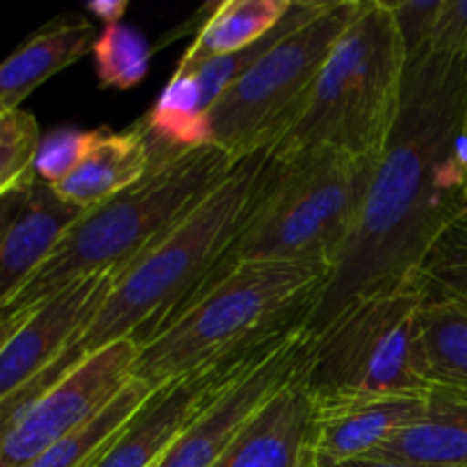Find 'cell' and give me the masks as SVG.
<instances>
[{
  "mask_svg": "<svg viewBox=\"0 0 467 467\" xmlns=\"http://www.w3.org/2000/svg\"><path fill=\"white\" fill-rule=\"evenodd\" d=\"M467 112V64L433 50L406 59L401 109L374 167L358 226L304 324L322 331L351 301L410 281L438 237L467 213L451 144Z\"/></svg>",
  "mask_w": 467,
  "mask_h": 467,
  "instance_id": "6da1fadb",
  "label": "cell"
},
{
  "mask_svg": "<svg viewBox=\"0 0 467 467\" xmlns=\"http://www.w3.org/2000/svg\"><path fill=\"white\" fill-rule=\"evenodd\" d=\"M272 171L274 158L269 150L240 160L203 203L123 269L99 310L73 336L57 360L0 406V429L96 351L121 340H135L140 347L226 278L233 272L237 240Z\"/></svg>",
  "mask_w": 467,
  "mask_h": 467,
  "instance_id": "7a4b0ae2",
  "label": "cell"
},
{
  "mask_svg": "<svg viewBox=\"0 0 467 467\" xmlns=\"http://www.w3.org/2000/svg\"><path fill=\"white\" fill-rule=\"evenodd\" d=\"M235 164L231 155L210 144L150 164L137 185L85 210L0 313H32L82 278L119 276L203 203Z\"/></svg>",
  "mask_w": 467,
  "mask_h": 467,
  "instance_id": "3957f363",
  "label": "cell"
},
{
  "mask_svg": "<svg viewBox=\"0 0 467 467\" xmlns=\"http://www.w3.org/2000/svg\"><path fill=\"white\" fill-rule=\"evenodd\" d=\"M328 281L315 265H237L140 345L132 379L149 390L304 328Z\"/></svg>",
  "mask_w": 467,
  "mask_h": 467,
  "instance_id": "277c9868",
  "label": "cell"
},
{
  "mask_svg": "<svg viewBox=\"0 0 467 467\" xmlns=\"http://www.w3.org/2000/svg\"><path fill=\"white\" fill-rule=\"evenodd\" d=\"M406 53L383 0H360L333 46L295 126L272 146L274 160L333 149L377 164L401 109Z\"/></svg>",
  "mask_w": 467,
  "mask_h": 467,
  "instance_id": "5b68a950",
  "label": "cell"
},
{
  "mask_svg": "<svg viewBox=\"0 0 467 467\" xmlns=\"http://www.w3.org/2000/svg\"><path fill=\"white\" fill-rule=\"evenodd\" d=\"M374 167L333 149L274 160L272 178L233 251V269L283 263L331 274L358 226Z\"/></svg>",
  "mask_w": 467,
  "mask_h": 467,
  "instance_id": "8992f818",
  "label": "cell"
},
{
  "mask_svg": "<svg viewBox=\"0 0 467 467\" xmlns=\"http://www.w3.org/2000/svg\"><path fill=\"white\" fill-rule=\"evenodd\" d=\"M418 276L363 296L310 336L306 383L317 404L431 395L422 374Z\"/></svg>",
  "mask_w": 467,
  "mask_h": 467,
  "instance_id": "52a82bcc",
  "label": "cell"
},
{
  "mask_svg": "<svg viewBox=\"0 0 467 467\" xmlns=\"http://www.w3.org/2000/svg\"><path fill=\"white\" fill-rule=\"evenodd\" d=\"M358 5L360 0H328L317 16L276 41L210 109L205 144L235 162L272 150L304 112L319 71Z\"/></svg>",
  "mask_w": 467,
  "mask_h": 467,
  "instance_id": "ba28073f",
  "label": "cell"
},
{
  "mask_svg": "<svg viewBox=\"0 0 467 467\" xmlns=\"http://www.w3.org/2000/svg\"><path fill=\"white\" fill-rule=\"evenodd\" d=\"M327 5L328 0H295L276 30L269 32L251 48L192 67H176L171 80L167 82L153 108L137 121L149 141L150 164L167 162L187 150L208 146L205 121L210 109L226 94L228 87L235 85L276 41L317 16Z\"/></svg>",
  "mask_w": 467,
  "mask_h": 467,
  "instance_id": "9c48e42d",
  "label": "cell"
},
{
  "mask_svg": "<svg viewBox=\"0 0 467 467\" xmlns=\"http://www.w3.org/2000/svg\"><path fill=\"white\" fill-rule=\"evenodd\" d=\"M140 347L121 340L96 351L0 429V467H27L48 447L103 413L132 381Z\"/></svg>",
  "mask_w": 467,
  "mask_h": 467,
  "instance_id": "30bf717a",
  "label": "cell"
},
{
  "mask_svg": "<svg viewBox=\"0 0 467 467\" xmlns=\"http://www.w3.org/2000/svg\"><path fill=\"white\" fill-rule=\"evenodd\" d=\"M285 336L249 354L219 360L210 368L187 374L150 392L149 400L132 415L123 431L89 467H158L162 456L199 418L201 410L213 404L222 392H226L242 374L249 372Z\"/></svg>",
  "mask_w": 467,
  "mask_h": 467,
  "instance_id": "8fae6325",
  "label": "cell"
},
{
  "mask_svg": "<svg viewBox=\"0 0 467 467\" xmlns=\"http://www.w3.org/2000/svg\"><path fill=\"white\" fill-rule=\"evenodd\" d=\"M308 351L310 336L304 328L283 337L249 372L201 410L158 467H213L265 401L304 368Z\"/></svg>",
  "mask_w": 467,
  "mask_h": 467,
  "instance_id": "7c38bea8",
  "label": "cell"
},
{
  "mask_svg": "<svg viewBox=\"0 0 467 467\" xmlns=\"http://www.w3.org/2000/svg\"><path fill=\"white\" fill-rule=\"evenodd\" d=\"M114 278V274L82 278L27 315L0 349V406L57 360L109 295Z\"/></svg>",
  "mask_w": 467,
  "mask_h": 467,
  "instance_id": "4fadbf2b",
  "label": "cell"
},
{
  "mask_svg": "<svg viewBox=\"0 0 467 467\" xmlns=\"http://www.w3.org/2000/svg\"><path fill=\"white\" fill-rule=\"evenodd\" d=\"M82 213L36 173L0 199V310L30 281Z\"/></svg>",
  "mask_w": 467,
  "mask_h": 467,
  "instance_id": "5bb4252c",
  "label": "cell"
},
{
  "mask_svg": "<svg viewBox=\"0 0 467 467\" xmlns=\"http://www.w3.org/2000/svg\"><path fill=\"white\" fill-rule=\"evenodd\" d=\"M310 354V351H308ZM304 368L274 392L213 467H315V397Z\"/></svg>",
  "mask_w": 467,
  "mask_h": 467,
  "instance_id": "9a60e30c",
  "label": "cell"
},
{
  "mask_svg": "<svg viewBox=\"0 0 467 467\" xmlns=\"http://www.w3.org/2000/svg\"><path fill=\"white\" fill-rule=\"evenodd\" d=\"M429 395L386 397L317 404L315 410L313 456L315 467H337L365 459L386 445L395 433L424 415Z\"/></svg>",
  "mask_w": 467,
  "mask_h": 467,
  "instance_id": "2e32d148",
  "label": "cell"
},
{
  "mask_svg": "<svg viewBox=\"0 0 467 467\" xmlns=\"http://www.w3.org/2000/svg\"><path fill=\"white\" fill-rule=\"evenodd\" d=\"M150 169V149L140 123L123 132L99 128L76 169L53 187L68 205L91 210L137 185Z\"/></svg>",
  "mask_w": 467,
  "mask_h": 467,
  "instance_id": "e0dca14e",
  "label": "cell"
},
{
  "mask_svg": "<svg viewBox=\"0 0 467 467\" xmlns=\"http://www.w3.org/2000/svg\"><path fill=\"white\" fill-rule=\"evenodd\" d=\"M96 41V27L85 18L55 21L18 46L5 62H0V109L12 112L23 100L76 64Z\"/></svg>",
  "mask_w": 467,
  "mask_h": 467,
  "instance_id": "ac0fdd59",
  "label": "cell"
},
{
  "mask_svg": "<svg viewBox=\"0 0 467 467\" xmlns=\"http://www.w3.org/2000/svg\"><path fill=\"white\" fill-rule=\"evenodd\" d=\"M427 292V290H424ZM422 374L431 395L467 401V304L427 292L420 308Z\"/></svg>",
  "mask_w": 467,
  "mask_h": 467,
  "instance_id": "d6986e66",
  "label": "cell"
},
{
  "mask_svg": "<svg viewBox=\"0 0 467 467\" xmlns=\"http://www.w3.org/2000/svg\"><path fill=\"white\" fill-rule=\"evenodd\" d=\"M365 459L418 467H467V401L429 395L422 418Z\"/></svg>",
  "mask_w": 467,
  "mask_h": 467,
  "instance_id": "ffe728a7",
  "label": "cell"
},
{
  "mask_svg": "<svg viewBox=\"0 0 467 467\" xmlns=\"http://www.w3.org/2000/svg\"><path fill=\"white\" fill-rule=\"evenodd\" d=\"M295 0H223L201 27L178 67L208 62L251 48L274 32Z\"/></svg>",
  "mask_w": 467,
  "mask_h": 467,
  "instance_id": "44dd1931",
  "label": "cell"
},
{
  "mask_svg": "<svg viewBox=\"0 0 467 467\" xmlns=\"http://www.w3.org/2000/svg\"><path fill=\"white\" fill-rule=\"evenodd\" d=\"M150 392L153 390H149L144 383L132 379L103 413H99L85 427L76 429L67 438L55 442L27 467H89L108 450L109 442L123 431L132 415L149 400Z\"/></svg>",
  "mask_w": 467,
  "mask_h": 467,
  "instance_id": "7402d4cb",
  "label": "cell"
},
{
  "mask_svg": "<svg viewBox=\"0 0 467 467\" xmlns=\"http://www.w3.org/2000/svg\"><path fill=\"white\" fill-rule=\"evenodd\" d=\"M155 48L137 27L119 23L96 36L91 46L99 85L103 89L128 91L144 82Z\"/></svg>",
  "mask_w": 467,
  "mask_h": 467,
  "instance_id": "603a6c76",
  "label": "cell"
},
{
  "mask_svg": "<svg viewBox=\"0 0 467 467\" xmlns=\"http://www.w3.org/2000/svg\"><path fill=\"white\" fill-rule=\"evenodd\" d=\"M415 276L431 295L454 296L467 304V213L445 228Z\"/></svg>",
  "mask_w": 467,
  "mask_h": 467,
  "instance_id": "cb8c5ba5",
  "label": "cell"
},
{
  "mask_svg": "<svg viewBox=\"0 0 467 467\" xmlns=\"http://www.w3.org/2000/svg\"><path fill=\"white\" fill-rule=\"evenodd\" d=\"M39 144V123L30 112L18 108L0 114V199L35 176Z\"/></svg>",
  "mask_w": 467,
  "mask_h": 467,
  "instance_id": "d4e9b609",
  "label": "cell"
},
{
  "mask_svg": "<svg viewBox=\"0 0 467 467\" xmlns=\"http://www.w3.org/2000/svg\"><path fill=\"white\" fill-rule=\"evenodd\" d=\"M96 137H99V128L96 130L62 128V130H53L41 137L35 158L36 178L44 181L46 185L57 187L80 164Z\"/></svg>",
  "mask_w": 467,
  "mask_h": 467,
  "instance_id": "484cf974",
  "label": "cell"
},
{
  "mask_svg": "<svg viewBox=\"0 0 467 467\" xmlns=\"http://www.w3.org/2000/svg\"><path fill=\"white\" fill-rule=\"evenodd\" d=\"M383 5L392 14L406 59L429 50L442 0H392V3L383 0Z\"/></svg>",
  "mask_w": 467,
  "mask_h": 467,
  "instance_id": "4316f807",
  "label": "cell"
},
{
  "mask_svg": "<svg viewBox=\"0 0 467 467\" xmlns=\"http://www.w3.org/2000/svg\"><path fill=\"white\" fill-rule=\"evenodd\" d=\"M429 50L467 64V0H442Z\"/></svg>",
  "mask_w": 467,
  "mask_h": 467,
  "instance_id": "83f0119b",
  "label": "cell"
},
{
  "mask_svg": "<svg viewBox=\"0 0 467 467\" xmlns=\"http://www.w3.org/2000/svg\"><path fill=\"white\" fill-rule=\"evenodd\" d=\"M128 7H130L128 0H94V3H87V12L99 18V21H103L105 27L119 26Z\"/></svg>",
  "mask_w": 467,
  "mask_h": 467,
  "instance_id": "f1b7e54d",
  "label": "cell"
},
{
  "mask_svg": "<svg viewBox=\"0 0 467 467\" xmlns=\"http://www.w3.org/2000/svg\"><path fill=\"white\" fill-rule=\"evenodd\" d=\"M451 162H454L461 181H463L467 187V112L463 117V123H461L459 132H456L454 144H451Z\"/></svg>",
  "mask_w": 467,
  "mask_h": 467,
  "instance_id": "f546056e",
  "label": "cell"
},
{
  "mask_svg": "<svg viewBox=\"0 0 467 467\" xmlns=\"http://www.w3.org/2000/svg\"><path fill=\"white\" fill-rule=\"evenodd\" d=\"M30 313H0V349L5 347V342L12 337V333L26 322V317Z\"/></svg>",
  "mask_w": 467,
  "mask_h": 467,
  "instance_id": "4dcf8cb0",
  "label": "cell"
},
{
  "mask_svg": "<svg viewBox=\"0 0 467 467\" xmlns=\"http://www.w3.org/2000/svg\"><path fill=\"white\" fill-rule=\"evenodd\" d=\"M337 467H418L409 463H397V461H383V459H356L349 463H342Z\"/></svg>",
  "mask_w": 467,
  "mask_h": 467,
  "instance_id": "1f68e13d",
  "label": "cell"
},
{
  "mask_svg": "<svg viewBox=\"0 0 467 467\" xmlns=\"http://www.w3.org/2000/svg\"><path fill=\"white\" fill-rule=\"evenodd\" d=\"M0 114H5V112H3V109H0Z\"/></svg>",
  "mask_w": 467,
  "mask_h": 467,
  "instance_id": "d6a6232c",
  "label": "cell"
}]
</instances>
